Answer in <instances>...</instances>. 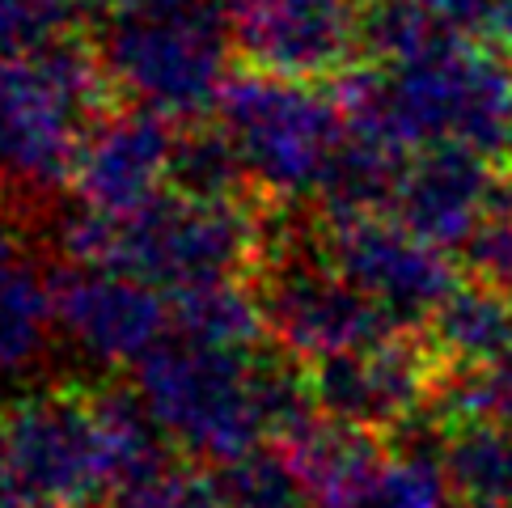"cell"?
I'll return each mask as SVG.
<instances>
[{
    "instance_id": "obj_3",
    "label": "cell",
    "mask_w": 512,
    "mask_h": 508,
    "mask_svg": "<svg viewBox=\"0 0 512 508\" xmlns=\"http://www.w3.org/2000/svg\"><path fill=\"white\" fill-rule=\"evenodd\" d=\"M233 26L221 0H144L111 13L98 60L115 94L132 106L191 123L216 111L233 81Z\"/></svg>"
},
{
    "instance_id": "obj_18",
    "label": "cell",
    "mask_w": 512,
    "mask_h": 508,
    "mask_svg": "<svg viewBox=\"0 0 512 508\" xmlns=\"http://www.w3.org/2000/svg\"><path fill=\"white\" fill-rule=\"evenodd\" d=\"M56 297L22 254L0 267V381L30 377L56 339Z\"/></svg>"
},
{
    "instance_id": "obj_14",
    "label": "cell",
    "mask_w": 512,
    "mask_h": 508,
    "mask_svg": "<svg viewBox=\"0 0 512 508\" xmlns=\"http://www.w3.org/2000/svg\"><path fill=\"white\" fill-rule=\"evenodd\" d=\"M174 127L166 115L144 111H115L98 115L85 127L77 166H72V191L77 204L106 212V216H127L170 187L174 174Z\"/></svg>"
},
{
    "instance_id": "obj_2",
    "label": "cell",
    "mask_w": 512,
    "mask_h": 508,
    "mask_svg": "<svg viewBox=\"0 0 512 508\" xmlns=\"http://www.w3.org/2000/svg\"><path fill=\"white\" fill-rule=\"evenodd\" d=\"M56 242L68 263L119 267L157 284L161 293L237 276L259 250V221L237 199H204L187 191H161L153 204L127 216L94 208L68 212Z\"/></svg>"
},
{
    "instance_id": "obj_10",
    "label": "cell",
    "mask_w": 512,
    "mask_h": 508,
    "mask_svg": "<svg viewBox=\"0 0 512 508\" xmlns=\"http://www.w3.org/2000/svg\"><path fill=\"white\" fill-rule=\"evenodd\" d=\"M318 246L364 297L381 305V314L398 331H407V326L424 331L436 305L462 284L449 250L419 238L415 229H407L390 212L326 221Z\"/></svg>"
},
{
    "instance_id": "obj_33",
    "label": "cell",
    "mask_w": 512,
    "mask_h": 508,
    "mask_svg": "<svg viewBox=\"0 0 512 508\" xmlns=\"http://www.w3.org/2000/svg\"><path fill=\"white\" fill-rule=\"evenodd\" d=\"M504 174H508V183H512V157L504 161Z\"/></svg>"
},
{
    "instance_id": "obj_28",
    "label": "cell",
    "mask_w": 512,
    "mask_h": 508,
    "mask_svg": "<svg viewBox=\"0 0 512 508\" xmlns=\"http://www.w3.org/2000/svg\"><path fill=\"white\" fill-rule=\"evenodd\" d=\"M0 508H47L39 496H34V487L22 479V470L13 466L5 437H0Z\"/></svg>"
},
{
    "instance_id": "obj_7",
    "label": "cell",
    "mask_w": 512,
    "mask_h": 508,
    "mask_svg": "<svg viewBox=\"0 0 512 508\" xmlns=\"http://www.w3.org/2000/svg\"><path fill=\"white\" fill-rule=\"evenodd\" d=\"M0 437L47 508H102L115 466L94 394L43 390L5 411Z\"/></svg>"
},
{
    "instance_id": "obj_13",
    "label": "cell",
    "mask_w": 512,
    "mask_h": 508,
    "mask_svg": "<svg viewBox=\"0 0 512 508\" xmlns=\"http://www.w3.org/2000/svg\"><path fill=\"white\" fill-rule=\"evenodd\" d=\"M229 26L250 68L318 81L360 51L352 0H229Z\"/></svg>"
},
{
    "instance_id": "obj_27",
    "label": "cell",
    "mask_w": 512,
    "mask_h": 508,
    "mask_svg": "<svg viewBox=\"0 0 512 508\" xmlns=\"http://www.w3.org/2000/svg\"><path fill=\"white\" fill-rule=\"evenodd\" d=\"M466 250H470L474 276H483L496 288H504V293H512V208L500 212L491 225H483V233Z\"/></svg>"
},
{
    "instance_id": "obj_12",
    "label": "cell",
    "mask_w": 512,
    "mask_h": 508,
    "mask_svg": "<svg viewBox=\"0 0 512 508\" xmlns=\"http://www.w3.org/2000/svg\"><path fill=\"white\" fill-rule=\"evenodd\" d=\"M500 161L457 144H432L407 157L390 216L445 250L470 246L500 212L512 208V183Z\"/></svg>"
},
{
    "instance_id": "obj_34",
    "label": "cell",
    "mask_w": 512,
    "mask_h": 508,
    "mask_svg": "<svg viewBox=\"0 0 512 508\" xmlns=\"http://www.w3.org/2000/svg\"><path fill=\"white\" fill-rule=\"evenodd\" d=\"M314 508H352V504H314Z\"/></svg>"
},
{
    "instance_id": "obj_29",
    "label": "cell",
    "mask_w": 512,
    "mask_h": 508,
    "mask_svg": "<svg viewBox=\"0 0 512 508\" xmlns=\"http://www.w3.org/2000/svg\"><path fill=\"white\" fill-rule=\"evenodd\" d=\"M178 508H229L216 475H187L178 492Z\"/></svg>"
},
{
    "instance_id": "obj_19",
    "label": "cell",
    "mask_w": 512,
    "mask_h": 508,
    "mask_svg": "<svg viewBox=\"0 0 512 508\" xmlns=\"http://www.w3.org/2000/svg\"><path fill=\"white\" fill-rule=\"evenodd\" d=\"M170 314H174V335L208 343V348L254 352V343L267 331L263 297L250 293L246 284H237V276L182 288L170 301Z\"/></svg>"
},
{
    "instance_id": "obj_1",
    "label": "cell",
    "mask_w": 512,
    "mask_h": 508,
    "mask_svg": "<svg viewBox=\"0 0 512 508\" xmlns=\"http://www.w3.org/2000/svg\"><path fill=\"white\" fill-rule=\"evenodd\" d=\"M335 98L352 132L390 149L457 144L491 161L512 157V56L491 39H453L411 64L347 72Z\"/></svg>"
},
{
    "instance_id": "obj_32",
    "label": "cell",
    "mask_w": 512,
    "mask_h": 508,
    "mask_svg": "<svg viewBox=\"0 0 512 508\" xmlns=\"http://www.w3.org/2000/svg\"><path fill=\"white\" fill-rule=\"evenodd\" d=\"M449 508H512V504H504V500H483V496H457V500H449Z\"/></svg>"
},
{
    "instance_id": "obj_8",
    "label": "cell",
    "mask_w": 512,
    "mask_h": 508,
    "mask_svg": "<svg viewBox=\"0 0 512 508\" xmlns=\"http://www.w3.org/2000/svg\"><path fill=\"white\" fill-rule=\"evenodd\" d=\"M56 331L89 369H140L174 331L161 288L119 267L72 263L51 280Z\"/></svg>"
},
{
    "instance_id": "obj_15",
    "label": "cell",
    "mask_w": 512,
    "mask_h": 508,
    "mask_svg": "<svg viewBox=\"0 0 512 508\" xmlns=\"http://www.w3.org/2000/svg\"><path fill=\"white\" fill-rule=\"evenodd\" d=\"M280 445L288 453V462L297 466V475L305 483V492L314 496V504L356 500L390 453V449H381L377 432L331 420L326 411H318L314 420H305Z\"/></svg>"
},
{
    "instance_id": "obj_31",
    "label": "cell",
    "mask_w": 512,
    "mask_h": 508,
    "mask_svg": "<svg viewBox=\"0 0 512 508\" xmlns=\"http://www.w3.org/2000/svg\"><path fill=\"white\" fill-rule=\"evenodd\" d=\"M17 254H22V250H17V242H13V229H9L5 221H0V267L13 263Z\"/></svg>"
},
{
    "instance_id": "obj_5",
    "label": "cell",
    "mask_w": 512,
    "mask_h": 508,
    "mask_svg": "<svg viewBox=\"0 0 512 508\" xmlns=\"http://www.w3.org/2000/svg\"><path fill=\"white\" fill-rule=\"evenodd\" d=\"M136 390L166 437L204 462H229L271 437L267 356L170 335L136 369Z\"/></svg>"
},
{
    "instance_id": "obj_16",
    "label": "cell",
    "mask_w": 512,
    "mask_h": 508,
    "mask_svg": "<svg viewBox=\"0 0 512 508\" xmlns=\"http://www.w3.org/2000/svg\"><path fill=\"white\" fill-rule=\"evenodd\" d=\"M424 343L441 365H483L512 352V293L491 280H462L424 322Z\"/></svg>"
},
{
    "instance_id": "obj_11",
    "label": "cell",
    "mask_w": 512,
    "mask_h": 508,
    "mask_svg": "<svg viewBox=\"0 0 512 508\" xmlns=\"http://www.w3.org/2000/svg\"><path fill=\"white\" fill-rule=\"evenodd\" d=\"M441 369L445 365L424 339H402V331H394L364 348L318 360L309 381L331 420L369 432H402L432 411Z\"/></svg>"
},
{
    "instance_id": "obj_24",
    "label": "cell",
    "mask_w": 512,
    "mask_h": 508,
    "mask_svg": "<svg viewBox=\"0 0 512 508\" xmlns=\"http://www.w3.org/2000/svg\"><path fill=\"white\" fill-rule=\"evenodd\" d=\"M216 483L229 508H305L309 496L288 453H271L263 445L216 466Z\"/></svg>"
},
{
    "instance_id": "obj_26",
    "label": "cell",
    "mask_w": 512,
    "mask_h": 508,
    "mask_svg": "<svg viewBox=\"0 0 512 508\" xmlns=\"http://www.w3.org/2000/svg\"><path fill=\"white\" fill-rule=\"evenodd\" d=\"M182 470L170 462L136 470V475H123L111 483L102 508H178V492H182Z\"/></svg>"
},
{
    "instance_id": "obj_20",
    "label": "cell",
    "mask_w": 512,
    "mask_h": 508,
    "mask_svg": "<svg viewBox=\"0 0 512 508\" xmlns=\"http://www.w3.org/2000/svg\"><path fill=\"white\" fill-rule=\"evenodd\" d=\"M432 420H441V428H512V352L483 360V365L441 369L432 394Z\"/></svg>"
},
{
    "instance_id": "obj_30",
    "label": "cell",
    "mask_w": 512,
    "mask_h": 508,
    "mask_svg": "<svg viewBox=\"0 0 512 508\" xmlns=\"http://www.w3.org/2000/svg\"><path fill=\"white\" fill-rule=\"evenodd\" d=\"M56 13L72 17V13H123V9H136L144 0H47Z\"/></svg>"
},
{
    "instance_id": "obj_4",
    "label": "cell",
    "mask_w": 512,
    "mask_h": 508,
    "mask_svg": "<svg viewBox=\"0 0 512 508\" xmlns=\"http://www.w3.org/2000/svg\"><path fill=\"white\" fill-rule=\"evenodd\" d=\"M111 89L98 51L51 39L17 60H0V183L51 195L72 183L85 127Z\"/></svg>"
},
{
    "instance_id": "obj_17",
    "label": "cell",
    "mask_w": 512,
    "mask_h": 508,
    "mask_svg": "<svg viewBox=\"0 0 512 508\" xmlns=\"http://www.w3.org/2000/svg\"><path fill=\"white\" fill-rule=\"evenodd\" d=\"M407 157L411 153L390 149V144H381L373 136H360V132L347 127L343 144L335 149L331 166H326L322 183L314 191L322 216L326 221H352V216L390 212Z\"/></svg>"
},
{
    "instance_id": "obj_6",
    "label": "cell",
    "mask_w": 512,
    "mask_h": 508,
    "mask_svg": "<svg viewBox=\"0 0 512 508\" xmlns=\"http://www.w3.org/2000/svg\"><path fill=\"white\" fill-rule=\"evenodd\" d=\"M216 123L229 132L246 178L276 199L314 195L335 149L347 136V119L335 94L314 81L280 72H242L216 102Z\"/></svg>"
},
{
    "instance_id": "obj_23",
    "label": "cell",
    "mask_w": 512,
    "mask_h": 508,
    "mask_svg": "<svg viewBox=\"0 0 512 508\" xmlns=\"http://www.w3.org/2000/svg\"><path fill=\"white\" fill-rule=\"evenodd\" d=\"M250 183L246 166L237 157L233 140L221 123L216 127H191L174 144V174L170 187L204 199H237V187Z\"/></svg>"
},
{
    "instance_id": "obj_25",
    "label": "cell",
    "mask_w": 512,
    "mask_h": 508,
    "mask_svg": "<svg viewBox=\"0 0 512 508\" xmlns=\"http://www.w3.org/2000/svg\"><path fill=\"white\" fill-rule=\"evenodd\" d=\"M68 17L47 0H0V60H17L60 39Z\"/></svg>"
},
{
    "instance_id": "obj_22",
    "label": "cell",
    "mask_w": 512,
    "mask_h": 508,
    "mask_svg": "<svg viewBox=\"0 0 512 508\" xmlns=\"http://www.w3.org/2000/svg\"><path fill=\"white\" fill-rule=\"evenodd\" d=\"M445 466L457 496L512 504V428H445Z\"/></svg>"
},
{
    "instance_id": "obj_21",
    "label": "cell",
    "mask_w": 512,
    "mask_h": 508,
    "mask_svg": "<svg viewBox=\"0 0 512 508\" xmlns=\"http://www.w3.org/2000/svg\"><path fill=\"white\" fill-rule=\"evenodd\" d=\"M453 39H462V34H453L428 9V0H369V5H360V51H369L373 64H411Z\"/></svg>"
},
{
    "instance_id": "obj_9",
    "label": "cell",
    "mask_w": 512,
    "mask_h": 508,
    "mask_svg": "<svg viewBox=\"0 0 512 508\" xmlns=\"http://www.w3.org/2000/svg\"><path fill=\"white\" fill-rule=\"evenodd\" d=\"M259 297H263L271 339L292 360H314L318 365L326 356L364 348V343H377L398 331L381 314V305L373 297H364L326 259L322 246L314 254H305V250L280 254L267 271Z\"/></svg>"
}]
</instances>
